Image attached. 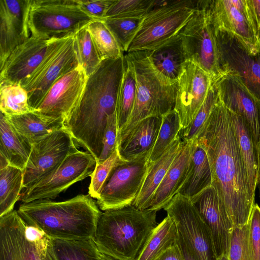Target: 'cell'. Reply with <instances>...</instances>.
Instances as JSON below:
<instances>
[{
    "label": "cell",
    "mask_w": 260,
    "mask_h": 260,
    "mask_svg": "<svg viewBox=\"0 0 260 260\" xmlns=\"http://www.w3.org/2000/svg\"><path fill=\"white\" fill-rule=\"evenodd\" d=\"M198 1L155 0L127 52L153 50L179 34L197 8Z\"/></svg>",
    "instance_id": "6"
},
{
    "label": "cell",
    "mask_w": 260,
    "mask_h": 260,
    "mask_svg": "<svg viewBox=\"0 0 260 260\" xmlns=\"http://www.w3.org/2000/svg\"><path fill=\"white\" fill-rule=\"evenodd\" d=\"M52 40L30 36L17 46L0 69V81L21 85L42 62Z\"/></svg>",
    "instance_id": "22"
},
{
    "label": "cell",
    "mask_w": 260,
    "mask_h": 260,
    "mask_svg": "<svg viewBox=\"0 0 260 260\" xmlns=\"http://www.w3.org/2000/svg\"><path fill=\"white\" fill-rule=\"evenodd\" d=\"M94 20L78 0H30L29 28L32 37L43 40L73 36Z\"/></svg>",
    "instance_id": "7"
},
{
    "label": "cell",
    "mask_w": 260,
    "mask_h": 260,
    "mask_svg": "<svg viewBox=\"0 0 260 260\" xmlns=\"http://www.w3.org/2000/svg\"><path fill=\"white\" fill-rule=\"evenodd\" d=\"M212 235L217 257L228 254L234 224L211 186L190 199Z\"/></svg>",
    "instance_id": "21"
},
{
    "label": "cell",
    "mask_w": 260,
    "mask_h": 260,
    "mask_svg": "<svg viewBox=\"0 0 260 260\" xmlns=\"http://www.w3.org/2000/svg\"><path fill=\"white\" fill-rule=\"evenodd\" d=\"M125 54L134 67L137 91L131 115L118 133V145L143 119L150 116L161 117L174 110L179 88L178 81L170 80L154 67L149 58V50Z\"/></svg>",
    "instance_id": "5"
},
{
    "label": "cell",
    "mask_w": 260,
    "mask_h": 260,
    "mask_svg": "<svg viewBox=\"0 0 260 260\" xmlns=\"http://www.w3.org/2000/svg\"><path fill=\"white\" fill-rule=\"evenodd\" d=\"M115 0H78L81 9L95 19L103 20L106 14Z\"/></svg>",
    "instance_id": "46"
},
{
    "label": "cell",
    "mask_w": 260,
    "mask_h": 260,
    "mask_svg": "<svg viewBox=\"0 0 260 260\" xmlns=\"http://www.w3.org/2000/svg\"><path fill=\"white\" fill-rule=\"evenodd\" d=\"M51 243L56 260H101L102 253L92 238L71 240L51 239Z\"/></svg>",
    "instance_id": "34"
},
{
    "label": "cell",
    "mask_w": 260,
    "mask_h": 260,
    "mask_svg": "<svg viewBox=\"0 0 260 260\" xmlns=\"http://www.w3.org/2000/svg\"><path fill=\"white\" fill-rule=\"evenodd\" d=\"M184 141L182 150L172 162L155 191L149 209L158 211L164 209L178 192L186 179L189 171L194 141Z\"/></svg>",
    "instance_id": "23"
},
{
    "label": "cell",
    "mask_w": 260,
    "mask_h": 260,
    "mask_svg": "<svg viewBox=\"0 0 260 260\" xmlns=\"http://www.w3.org/2000/svg\"><path fill=\"white\" fill-rule=\"evenodd\" d=\"M124 54L117 59L103 60L88 77L78 103L64 121L65 128L76 142L96 161L103 149L107 121L116 114L124 69Z\"/></svg>",
    "instance_id": "2"
},
{
    "label": "cell",
    "mask_w": 260,
    "mask_h": 260,
    "mask_svg": "<svg viewBox=\"0 0 260 260\" xmlns=\"http://www.w3.org/2000/svg\"><path fill=\"white\" fill-rule=\"evenodd\" d=\"M87 79L79 65L57 80L32 112L43 118L64 123L78 103Z\"/></svg>",
    "instance_id": "16"
},
{
    "label": "cell",
    "mask_w": 260,
    "mask_h": 260,
    "mask_svg": "<svg viewBox=\"0 0 260 260\" xmlns=\"http://www.w3.org/2000/svg\"><path fill=\"white\" fill-rule=\"evenodd\" d=\"M248 244L251 260H260V207L254 204L248 221Z\"/></svg>",
    "instance_id": "44"
},
{
    "label": "cell",
    "mask_w": 260,
    "mask_h": 260,
    "mask_svg": "<svg viewBox=\"0 0 260 260\" xmlns=\"http://www.w3.org/2000/svg\"><path fill=\"white\" fill-rule=\"evenodd\" d=\"M256 150L258 165L257 186L258 188L259 197L260 198V140L257 144L256 147Z\"/></svg>",
    "instance_id": "50"
},
{
    "label": "cell",
    "mask_w": 260,
    "mask_h": 260,
    "mask_svg": "<svg viewBox=\"0 0 260 260\" xmlns=\"http://www.w3.org/2000/svg\"><path fill=\"white\" fill-rule=\"evenodd\" d=\"M6 117L22 138L31 146L64 127L62 122L43 118L32 111Z\"/></svg>",
    "instance_id": "30"
},
{
    "label": "cell",
    "mask_w": 260,
    "mask_h": 260,
    "mask_svg": "<svg viewBox=\"0 0 260 260\" xmlns=\"http://www.w3.org/2000/svg\"><path fill=\"white\" fill-rule=\"evenodd\" d=\"M229 111L239 149L247 172L250 189L252 194L255 197L258 171L256 147L244 120L237 114Z\"/></svg>",
    "instance_id": "28"
},
{
    "label": "cell",
    "mask_w": 260,
    "mask_h": 260,
    "mask_svg": "<svg viewBox=\"0 0 260 260\" xmlns=\"http://www.w3.org/2000/svg\"><path fill=\"white\" fill-rule=\"evenodd\" d=\"M211 76L195 63L187 61L178 83L174 110L178 113L181 130L195 118L212 83Z\"/></svg>",
    "instance_id": "19"
},
{
    "label": "cell",
    "mask_w": 260,
    "mask_h": 260,
    "mask_svg": "<svg viewBox=\"0 0 260 260\" xmlns=\"http://www.w3.org/2000/svg\"><path fill=\"white\" fill-rule=\"evenodd\" d=\"M151 152L144 153L113 170L96 200L100 210L118 209L132 205L144 184Z\"/></svg>",
    "instance_id": "11"
},
{
    "label": "cell",
    "mask_w": 260,
    "mask_h": 260,
    "mask_svg": "<svg viewBox=\"0 0 260 260\" xmlns=\"http://www.w3.org/2000/svg\"><path fill=\"white\" fill-rule=\"evenodd\" d=\"M217 260H229L228 254H222L217 257Z\"/></svg>",
    "instance_id": "51"
},
{
    "label": "cell",
    "mask_w": 260,
    "mask_h": 260,
    "mask_svg": "<svg viewBox=\"0 0 260 260\" xmlns=\"http://www.w3.org/2000/svg\"><path fill=\"white\" fill-rule=\"evenodd\" d=\"M210 5V0H198L197 9L179 33L187 60L203 69L213 81L222 72Z\"/></svg>",
    "instance_id": "8"
},
{
    "label": "cell",
    "mask_w": 260,
    "mask_h": 260,
    "mask_svg": "<svg viewBox=\"0 0 260 260\" xmlns=\"http://www.w3.org/2000/svg\"><path fill=\"white\" fill-rule=\"evenodd\" d=\"M213 82L220 100L244 120L256 147L260 140V100L232 74L223 73Z\"/></svg>",
    "instance_id": "17"
},
{
    "label": "cell",
    "mask_w": 260,
    "mask_h": 260,
    "mask_svg": "<svg viewBox=\"0 0 260 260\" xmlns=\"http://www.w3.org/2000/svg\"><path fill=\"white\" fill-rule=\"evenodd\" d=\"M0 260H56L51 239L18 211L0 217Z\"/></svg>",
    "instance_id": "9"
},
{
    "label": "cell",
    "mask_w": 260,
    "mask_h": 260,
    "mask_svg": "<svg viewBox=\"0 0 260 260\" xmlns=\"http://www.w3.org/2000/svg\"><path fill=\"white\" fill-rule=\"evenodd\" d=\"M74 36L53 39L42 62L21 84L32 111L57 80L80 65Z\"/></svg>",
    "instance_id": "10"
},
{
    "label": "cell",
    "mask_w": 260,
    "mask_h": 260,
    "mask_svg": "<svg viewBox=\"0 0 260 260\" xmlns=\"http://www.w3.org/2000/svg\"><path fill=\"white\" fill-rule=\"evenodd\" d=\"M30 0H0V69L9 56L30 37Z\"/></svg>",
    "instance_id": "20"
},
{
    "label": "cell",
    "mask_w": 260,
    "mask_h": 260,
    "mask_svg": "<svg viewBox=\"0 0 260 260\" xmlns=\"http://www.w3.org/2000/svg\"><path fill=\"white\" fill-rule=\"evenodd\" d=\"M157 212L130 205L102 212L92 238L100 252L115 260H135L158 224Z\"/></svg>",
    "instance_id": "4"
},
{
    "label": "cell",
    "mask_w": 260,
    "mask_h": 260,
    "mask_svg": "<svg viewBox=\"0 0 260 260\" xmlns=\"http://www.w3.org/2000/svg\"><path fill=\"white\" fill-rule=\"evenodd\" d=\"M117 115L114 114L111 116L107 121L103 138V149L96 163L104 161L112 154L117 146Z\"/></svg>",
    "instance_id": "45"
},
{
    "label": "cell",
    "mask_w": 260,
    "mask_h": 260,
    "mask_svg": "<svg viewBox=\"0 0 260 260\" xmlns=\"http://www.w3.org/2000/svg\"><path fill=\"white\" fill-rule=\"evenodd\" d=\"M120 154L117 146L112 154L104 161L96 162L90 175L91 181L88 187V194L98 199L101 190L113 170L117 167L126 163Z\"/></svg>",
    "instance_id": "40"
},
{
    "label": "cell",
    "mask_w": 260,
    "mask_h": 260,
    "mask_svg": "<svg viewBox=\"0 0 260 260\" xmlns=\"http://www.w3.org/2000/svg\"><path fill=\"white\" fill-rule=\"evenodd\" d=\"M145 16H116L103 19L123 53L127 52Z\"/></svg>",
    "instance_id": "38"
},
{
    "label": "cell",
    "mask_w": 260,
    "mask_h": 260,
    "mask_svg": "<svg viewBox=\"0 0 260 260\" xmlns=\"http://www.w3.org/2000/svg\"><path fill=\"white\" fill-rule=\"evenodd\" d=\"M156 260H183L176 242L173 246L167 249Z\"/></svg>",
    "instance_id": "49"
},
{
    "label": "cell",
    "mask_w": 260,
    "mask_h": 260,
    "mask_svg": "<svg viewBox=\"0 0 260 260\" xmlns=\"http://www.w3.org/2000/svg\"><path fill=\"white\" fill-rule=\"evenodd\" d=\"M214 25L237 38L254 53L258 37L247 0H210Z\"/></svg>",
    "instance_id": "18"
},
{
    "label": "cell",
    "mask_w": 260,
    "mask_h": 260,
    "mask_svg": "<svg viewBox=\"0 0 260 260\" xmlns=\"http://www.w3.org/2000/svg\"><path fill=\"white\" fill-rule=\"evenodd\" d=\"M155 0H115L105 18L116 16H144ZM104 18V19H105Z\"/></svg>",
    "instance_id": "42"
},
{
    "label": "cell",
    "mask_w": 260,
    "mask_h": 260,
    "mask_svg": "<svg viewBox=\"0 0 260 260\" xmlns=\"http://www.w3.org/2000/svg\"><path fill=\"white\" fill-rule=\"evenodd\" d=\"M1 112L6 116H16L32 111L26 90L20 84L1 81Z\"/></svg>",
    "instance_id": "35"
},
{
    "label": "cell",
    "mask_w": 260,
    "mask_h": 260,
    "mask_svg": "<svg viewBox=\"0 0 260 260\" xmlns=\"http://www.w3.org/2000/svg\"><path fill=\"white\" fill-rule=\"evenodd\" d=\"M161 124V117L157 116H150L140 121L126 138L117 145L122 158L128 161L144 153L151 152Z\"/></svg>",
    "instance_id": "25"
},
{
    "label": "cell",
    "mask_w": 260,
    "mask_h": 260,
    "mask_svg": "<svg viewBox=\"0 0 260 260\" xmlns=\"http://www.w3.org/2000/svg\"><path fill=\"white\" fill-rule=\"evenodd\" d=\"M101 260H115L113 258L102 253Z\"/></svg>",
    "instance_id": "52"
},
{
    "label": "cell",
    "mask_w": 260,
    "mask_h": 260,
    "mask_svg": "<svg viewBox=\"0 0 260 260\" xmlns=\"http://www.w3.org/2000/svg\"><path fill=\"white\" fill-rule=\"evenodd\" d=\"M185 141L179 134L163 154L155 161L150 162L147 175L138 197L132 205L138 209L146 210L150 207L153 195L162 181L172 162L182 150Z\"/></svg>",
    "instance_id": "24"
},
{
    "label": "cell",
    "mask_w": 260,
    "mask_h": 260,
    "mask_svg": "<svg viewBox=\"0 0 260 260\" xmlns=\"http://www.w3.org/2000/svg\"><path fill=\"white\" fill-rule=\"evenodd\" d=\"M256 28L258 40L260 37V0H247Z\"/></svg>",
    "instance_id": "48"
},
{
    "label": "cell",
    "mask_w": 260,
    "mask_h": 260,
    "mask_svg": "<svg viewBox=\"0 0 260 260\" xmlns=\"http://www.w3.org/2000/svg\"><path fill=\"white\" fill-rule=\"evenodd\" d=\"M102 59H115L124 54L104 20L96 19L87 26Z\"/></svg>",
    "instance_id": "36"
},
{
    "label": "cell",
    "mask_w": 260,
    "mask_h": 260,
    "mask_svg": "<svg viewBox=\"0 0 260 260\" xmlns=\"http://www.w3.org/2000/svg\"><path fill=\"white\" fill-rule=\"evenodd\" d=\"M176 243L178 246L183 260H198L190 246L178 232Z\"/></svg>",
    "instance_id": "47"
},
{
    "label": "cell",
    "mask_w": 260,
    "mask_h": 260,
    "mask_svg": "<svg viewBox=\"0 0 260 260\" xmlns=\"http://www.w3.org/2000/svg\"><path fill=\"white\" fill-rule=\"evenodd\" d=\"M216 34L222 74L238 76L260 100V51L251 53L225 31L216 28Z\"/></svg>",
    "instance_id": "15"
},
{
    "label": "cell",
    "mask_w": 260,
    "mask_h": 260,
    "mask_svg": "<svg viewBox=\"0 0 260 260\" xmlns=\"http://www.w3.org/2000/svg\"><path fill=\"white\" fill-rule=\"evenodd\" d=\"M137 91V81L134 65L124 54V69L118 96L116 115L118 133L126 124L134 106Z\"/></svg>",
    "instance_id": "32"
},
{
    "label": "cell",
    "mask_w": 260,
    "mask_h": 260,
    "mask_svg": "<svg viewBox=\"0 0 260 260\" xmlns=\"http://www.w3.org/2000/svg\"><path fill=\"white\" fill-rule=\"evenodd\" d=\"M209 162L212 186L224 205L234 226L248 223L254 197L233 129L229 110L218 99L194 139Z\"/></svg>",
    "instance_id": "1"
},
{
    "label": "cell",
    "mask_w": 260,
    "mask_h": 260,
    "mask_svg": "<svg viewBox=\"0 0 260 260\" xmlns=\"http://www.w3.org/2000/svg\"><path fill=\"white\" fill-rule=\"evenodd\" d=\"M77 150V143L65 127L33 144L23 171V188L54 172L70 153Z\"/></svg>",
    "instance_id": "14"
},
{
    "label": "cell",
    "mask_w": 260,
    "mask_h": 260,
    "mask_svg": "<svg viewBox=\"0 0 260 260\" xmlns=\"http://www.w3.org/2000/svg\"><path fill=\"white\" fill-rule=\"evenodd\" d=\"M23 171L8 165L0 168V217L13 210L23 188Z\"/></svg>",
    "instance_id": "33"
},
{
    "label": "cell",
    "mask_w": 260,
    "mask_h": 260,
    "mask_svg": "<svg viewBox=\"0 0 260 260\" xmlns=\"http://www.w3.org/2000/svg\"><path fill=\"white\" fill-rule=\"evenodd\" d=\"M74 45L79 64L88 77L103 61L87 26L74 36Z\"/></svg>",
    "instance_id": "37"
},
{
    "label": "cell",
    "mask_w": 260,
    "mask_h": 260,
    "mask_svg": "<svg viewBox=\"0 0 260 260\" xmlns=\"http://www.w3.org/2000/svg\"><path fill=\"white\" fill-rule=\"evenodd\" d=\"M32 146L14 129L6 116L0 114V156L9 165L24 171Z\"/></svg>",
    "instance_id": "27"
},
{
    "label": "cell",
    "mask_w": 260,
    "mask_h": 260,
    "mask_svg": "<svg viewBox=\"0 0 260 260\" xmlns=\"http://www.w3.org/2000/svg\"><path fill=\"white\" fill-rule=\"evenodd\" d=\"M177 237L176 224L167 215L152 230L135 260H156L174 245Z\"/></svg>",
    "instance_id": "31"
},
{
    "label": "cell",
    "mask_w": 260,
    "mask_h": 260,
    "mask_svg": "<svg viewBox=\"0 0 260 260\" xmlns=\"http://www.w3.org/2000/svg\"><path fill=\"white\" fill-rule=\"evenodd\" d=\"M149 57L161 74L178 81L187 61L180 33L157 49L149 50Z\"/></svg>",
    "instance_id": "26"
},
{
    "label": "cell",
    "mask_w": 260,
    "mask_h": 260,
    "mask_svg": "<svg viewBox=\"0 0 260 260\" xmlns=\"http://www.w3.org/2000/svg\"><path fill=\"white\" fill-rule=\"evenodd\" d=\"M248 223L234 226L229 251V260H251L248 244Z\"/></svg>",
    "instance_id": "43"
},
{
    "label": "cell",
    "mask_w": 260,
    "mask_h": 260,
    "mask_svg": "<svg viewBox=\"0 0 260 260\" xmlns=\"http://www.w3.org/2000/svg\"><path fill=\"white\" fill-rule=\"evenodd\" d=\"M181 130L178 113L174 109L161 116V124L158 134L149 156L152 162L159 158Z\"/></svg>",
    "instance_id": "39"
},
{
    "label": "cell",
    "mask_w": 260,
    "mask_h": 260,
    "mask_svg": "<svg viewBox=\"0 0 260 260\" xmlns=\"http://www.w3.org/2000/svg\"><path fill=\"white\" fill-rule=\"evenodd\" d=\"M17 211L27 224L50 238L68 240L92 238L102 212L88 194L59 202L40 200L22 203Z\"/></svg>",
    "instance_id": "3"
},
{
    "label": "cell",
    "mask_w": 260,
    "mask_h": 260,
    "mask_svg": "<svg viewBox=\"0 0 260 260\" xmlns=\"http://www.w3.org/2000/svg\"><path fill=\"white\" fill-rule=\"evenodd\" d=\"M218 99V93L214 83L212 81L206 99L194 119L185 129H182L179 136L183 141L194 139L208 118Z\"/></svg>",
    "instance_id": "41"
},
{
    "label": "cell",
    "mask_w": 260,
    "mask_h": 260,
    "mask_svg": "<svg viewBox=\"0 0 260 260\" xmlns=\"http://www.w3.org/2000/svg\"><path fill=\"white\" fill-rule=\"evenodd\" d=\"M95 165L94 157L88 151L72 152L54 172L25 189L20 200L26 203L54 199L75 183L90 176Z\"/></svg>",
    "instance_id": "12"
},
{
    "label": "cell",
    "mask_w": 260,
    "mask_h": 260,
    "mask_svg": "<svg viewBox=\"0 0 260 260\" xmlns=\"http://www.w3.org/2000/svg\"><path fill=\"white\" fill-rule=\"evenodd\" d=\"M256 49L257 51H260V37L258 38V43L256 47Z\"/></svg>",
    "instance_id": "53"
},
{
    "label": "cell",
    "mask_w": 260,
    "mask_h": 260,
    "mask_svg": "<svg viewBox=\"0 0 260 260\" xmlns=\"http://www.w3.org/2000/svg\"><path fill=\"white\" fill-rule=\"evenodd\" d=\"M164 210L198 260H217L211 232L189 198L177 193Z\"/></svg>",
    "instance_id": "13"
},
{
    "label": "cell",
    "mask_w": 260,
    "mask_h": 260,
    "mask_svg": "<svg viewBox=\"0 0 260 260\" xmlns=\"http://www.w3.org/2000/svg\"><path fill=\"white\" fill-rule=\"evenodd\" d=\"M193 149L188 176L178 193L190 199L212 186V178L207 155L193 139Z\"/></svg>",
    "instance_id": "29"
}]
</instances>
